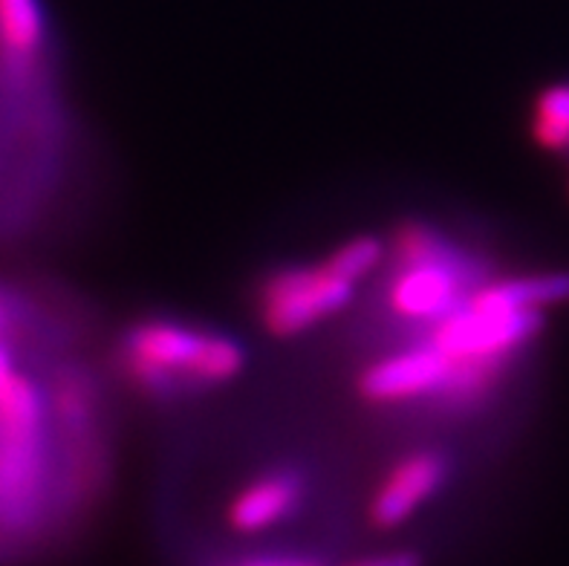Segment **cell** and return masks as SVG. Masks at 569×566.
<instances>
[{
  "label": "cell",
  "mask_w": 569,
  "mask_h": 566,
  "mask_svg": "<svg viewBox=\"0 0 569 566\" xmlns=\"http://www.w3.org/2000/svg\"><path fill=\"white\" fill-rule=\"evenodd\" d=\"M116 367L137 394L171 399L217 390L246 370V347L231 332L171 316L130 324L116 347Z\"/></svg>",
  "instance_id": "1"
},
{
  "label": "cell",
  "mask_w": 569,
  "mask_h": 566,
  "mask_svg": "<svg viewBox=\"0 0 569 566\" xmlns=\"http://www.w3.org/2000/svg\"><path fill=\"white\" fill-rule=\"evenodd\" d=\"M47 419V399L29 376L0 387V524H27L41 506Z\"/></svg>",
  "instance_id": "2"
},
{
  "label": "cell",
  "mask_w": 569,
  "mask_h": 566,
  "mask_svg": "<svg viewBox=\"0 0 569 566\" xmlns=\"http://www.w3.org/2000/svg\"><path fill=\"white\" fill-rule=\"evenodd\" d=\"M356 289L330 255L321 264L278 266L254 289V312L269 336L298 338L350 307Z\"/></svg>",
  "instance_id": "3"
},
{
  "label": "cell",
  "mask_w": 569,
  "mask_h": 566,
  "mask_svg": "<svg viewBox=\"0 0 569 566\" xmlns=\"http://www.w3.org/2000/svg\"><path fill=\"white\" fill-rule=\"evenodd\" d=\"M483 280L480 264L462 249L428 264L390 266V278L385 284V309L393 321L405 324L413 336H419L442 321L448 312H455Z\"/></svg>",
  "instance_id": "4"
},
{
  "label": "cell",
  "mask_w": 569,
  "mask_h": 566,
  "mask_svg": "<svg viewBox=\"0 0 569 566\" xmlns=\"http://www.w3.org/2000/svg\"><path fill=\"white\" fill-rule=\"evenodd\" d=\"M451 385V367L426 338H411L397 350L382 352L359 374V394L376 408L437 405Z\"/></svg>",
  "instance_id": "5"
},
{
  "label": "cell",
  "mask_w": 569,
  "mask_h": 566,
  "mask_svg": "<svg viewBox=\"0 0 569 566\" xmlns=\"http://www.w3.org/2000/svg\"><path fill=\"white\" fill-rule=\"evenodd\" d=\"M451 477V457L440 448H413L390 463L368 500L373 529L390 532L408 524L426 503L440 495Z\"/></svg>",
  "instance_id": "6"
},
{
  "label": "cell",
  "mask_w": 569,
  "mask_h": 566,
  "mask_svg": "<svg viewBox=\"0 0 569 566\" xmlns=\"http://www.w3.org/2000/svg\"><path fill=\"white\" fill-rule=\"evenodd\" d=\"M310 483L298 468H269L231 495L226 506V524L238 535H263L287 524L307 500Z\"/></svg>",
  "instance_id": "7"
},
{
  "label": "cell",
  "mask_w": 569,
  "mask_h": 566,
  "mask_svg": "<svg viewBox=\"0 0 569 566\" xmlns=\"http://www.w3.org/2000/svg\"><path fill=\"white\" fill-rule=\"evenodd\" d=\"M47 36L41 0H0V50L23 70L38 58Z\"/></svg>",
  "instance_id": "8"
},
{
  "label": "cell",
  "mask_w": 569,
  "mask_h": 566,
  "mask_svg": "<svg viewBox=\"0 0 569 566\" xmlns=\"http://www.w3.org/2000/svg\"><path fill=\"white\" fill-rule=\"evenodd\" d=\"M529 133L543 151H569V81L552 85L538 93L532 116H529Z\"/></svg>",
  "instance_id": "9"
},
{
  "label": "cell",
  "mask_w": 569,
  "mask_h": 566,
  "mask_svg": "<svg viewBox=\"0 0 569 566\" xmlns=\"http://www.w3.org/2000/svg\"><path fill=\"white\" fill-rule=\"evenodd\" d=\"M56 414L72 430H84L93 414V396L81 379H67L56 394Z\"/></svg>",
  "instance_id": "10"
},
{
  "label": "cell",
  "mask_w": 569,
  "mask_h": 566,
  "mask_svg": "<svg viewBox=\"0 0 569 566\" xmlns=\"http://www.w3.org/2000/svg\"><path fill=\"white\" fill-rule=\"evenodd\" d=\"M341 566H426V558L417 549H382V553L361 555Z\"/></svg>",
  "instance_id": "11"
},
{
  "label": "cell",
  "mask_w": 569,
  "mask_h": 566,
  "mask_svg": "<svg viewBox=\"0 0 569 566\" xmlns=\"http://www.w3.org/2000/svg\"><path fill=\"white\" fill-rule=\"evenodd\" d=\"M234 566H327L325 560L307 553H258Z\"/></svg>",
  "instance_id": "12"
},
{
  "label": "cell",
  "mask_w": 569,
  "mask_h": 566,
  "mask_svg": "<svg viewBox=\"0 0 569 566\" xmlns=\"http://www.w3.org/2000/svg\"><path fill=\"white\" fill-rule=\"evenodd\" d=\"M18 374H21V370H18V365H14L12 350H9V345L3 341V336H0V387L7 385V381Z\"/></svg>",
  "instance_id": "13"
},
{
  "label": "cell",
  "mask_w": 569,
  "mask_h": 566,
  "mask_svg": "<svg viewBox=\"0 0 569 566\" xmlns=\"http://www.w3.org/2000/svg\"><path fill=\"white\" fill-rule=\"evenodd\" d=\"M3 330H7V307L0 304V336H3Z\"/></svg>",
  "instance_id": "14"
}]
</instances>
